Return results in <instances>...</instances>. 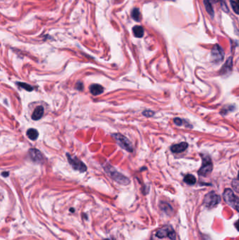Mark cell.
Here are the masks:
<instances>
[{
	"mask_svg": "<svg viewBox=\"0 0 239 240\" xmlns=\"http://www.w3.org/2000/svg\"><path fill=\"white\" fill-rule=\"evenodd\" d=\"M105 170L107 172L111 179H112L114 181H115L117 183H119V184L126 185L130 183V180L124 176L123 174H120V173L117 171L114 167H112L111 165L107 164V166H105Z\"/></svg>",
	"mask_w": 239,
	"mask_h": 240,
	"instance_id": "1",
	"label": "cell"
},
{
	"mask_svg": "<svg viewBox=\"0 0 239 240\" xmlns=\"http://www.w3.org/2000/svg\"><path fill=\"white\" fill-rule=\"evenodd\" d=\"M223 199L229 206L238 211V197L233 193L231 189H226L223 193Z\"/></svg>",
	"mask_w": 239,
	"mask_h": 240,
	"instance_id": "2",
	"label": "cell"
},
{
	"mask_svg": "<svg viewBox=\"0 0 239 240\" xmlns=\"http://www.w3.org/2000/svg\"><path fill=\"white\" fill-rule=\"evenodd\" d=\"M220 197L215 192H210L206 194L203 199V205L208 209L214 208L220 202Z\"/></svg>",
	"mask_w": 239,
	"mask_h": 240,
	"instance_id": "3",
	"label": "cell"
},
{
	"mask_svg": "<svg viewBox=\"0 0 239 240\" xmlns=\"http://www.w3.org/2000/svg\"><path fill=\"white\" fill-rule=\"evenodd\" d=\"M112 136H113V138L117 143V144L121 148L124 149V150H126L129 152H133V145L130 143V142L128 141V139H126L124 136L121 135L120 134H115L112 135Z\"/></svg>",
	"mask_w": 239,
	"mask_h": 240,
	"instance_id": "4",
	"label": "cell"
},
{
	"mask_svg": "<svg viewBox=\"0 0 239 240\" xmlns=\"http://www.w3.org/2000/svg\"><path fill=\"white\" fill-rule=\"evenodd\" d=\"M213 163L211 158L208 155H204L203 157V164L202 166L198 171V175L201 176H207L213 171Z\"/></svg>",
	"mask_w": 239,
	"mask_h": 240,
	"instance_id": "5",
	"label": "cell"
},
{
	"mask_svg": "<svg viewBox=\"0 0 239 240\" xmlns=\"http://www.w3.org/2000/svg\"><path fill=\"white\" fill-rule=\"evenodd\" d=\"M156 235L159 238L168 237L171 240H175L176 239L175 230L171 225H165L163 228L159 229L156 233Z\"/></svg>",
	"mask_w": 239,
	"mask_h": 240,
	"instance_id": "6",
	"label": "cell"
},
{
	"mask_svg": "<svg viewBox=\"0 0 239 240\" xmlns=\"http://www.w3.org/2000/svg\"><path fill=\"white\" fill-rule=\"evenodd\" d=\"M68 161L72 166L73 167L74 169L79 171L80 172H85L87 169V167L80 159H78L76 157H72L70 154H67Z\"/></svg>",
	"mask_w": 239,
	"mask_h": 240,
	"instance_id": "7",
	"label": "cell"
},
{
	"mask_svg": "<svg viewBox=\"0 0 239 240\" xmlns=\"http://www.w3.org/2000/svg\"><path fill=\"white\" fill-rule=\"evenodd\" d=\"M211 57L213 61L215 63H220L223 61L224 58V53L223 49L220 45H215L211 51Z\"/></svg>",
	"mask_w": 239,
	"mask_h": 240,
	"instance_id": "8",
	"label": "cell"
},
{
	"mask_svg": "<svg viewBox=\"0 0 239 240\" xmlns=\"http://www.w3.org/2000/svg\"><path fill=\"white\" fill-rule=\"evenodd\" d=\"M29 155L32 161L40 163L43 161V157L41 152L37 149H30L29 150Z\"/></svg>",
	"mask_w": 239,
	"mask_h": 240,
	"instance_id": "9",
	"label": "cell"
},
{
	"mask_svg": "<svg viewBox=\"0 0 239 240\" xmlns=\"http://www.w3.org/2000/svg\"><path fill=\"white\" fill-rule=\"evenodd\" d=\"M188 148V144L185 142H182V143H179V144L174 145L171 146V150L173 153H180V152H183Z\"/></svg>",
	"mask_w": 239,
	"mask_h": 240,
	"instance_id": "10",
	"label": "cell"
},
{
	"mask_svg": "<svg viewBox=\"0 0 239 240\" xmlns=\"http://www.w3.org/2000/svg\"><path fill=\"white\" fill-rule=\"evenodd\" d=\"M90 92L91 93V94H93L94 96H97L101 94L104 91V88L100 84H92L91 86H90L89 88Z\"/></svg>",
	"mask_w": 239,
	"mask_h": 240,
	"instance_id": "11",
	"label": "cell"
},
{
	"mask_svg": "<svg viewBox=\"0 0 239 240\" xmlns=\"http://www.w3.org/2000/svg\"><path fill=\"white\" fill-rule=\"evenodd\" d=\"M43 108L42 106H38L34 109L33 113L32 114V119L35 121L40 119L43 114Z\"/></svg>",
	"mask_w": 239,
	"mask_h": 240,
	"instance_id": "12",
	"label": "cell"
},
{
	"mask_svg": "<svg viewBox=\"0 0 239 240\" xmlns=\"http://www.w3.org/2000/svg\"><path fill=\"white\" fill-rule=\"evenodd\" d=\"M159 206H160L161 210L162 211H164L165 214H167V215L171 216V214H173V208H172V206L168 203L164 202V201H161V202L160 203Z\"/></svg>",
	"mask_w": 239,
	"mask_h": 240,
	"instance_id": "13",
	"label": "cell"
},
{
	"mask_svg": "<svg viewBox=\"0 0 239 240\" xmlns=\"http://www.w3.org/2000/svg\"><path fill=\"white\" fill-rule=\"evenodd\" d=\"M133 32L135 37L140 38L144 35V29L140 25H135L133 28Z\"/></svg>",
	"mask_w": 239,
	"mask_h": 240,
	"instance_id": "14",
	"label": "cell"
},
{
	"mask_svg": "<svg viewBox=\"0 0 239 240\" xmlns=\"http://www.w3.org/2000/svg\"><path fill=\"white\" fill-rule=\"evenodd\" d=\"M203 3L204 5H205L206 9L208 14L211 16H214V10H213V7L211 0H203Z\"/></svg>",
	"mask_w": 239,
	"mask_h": 240,
	"instance_id": "15",
	"label": "cell"
},
{
	"mask_svg": "<svg viewBox=\"0 0 239 240\" xmlns=\"http://www.w3.org/2000/svg\"><path fill=\"white\" fill-rule=\"evenodd\" d=\"M27 136L30 140H32V141H34L38 138L39 136V133L36 129H30L28 130L27 131Z\"/></svg>",
	"mask_w": 239,
	"mask_h": 240,
	"instance_id": "16",
	"label": "cell"
},
{
	"mask_svg": "<svg viewBox=\"0 0 239 240\" xmlns=\"http://www.w3.org/2000/svg\"><path fill=\"white\" fill-rule=\"evenodd\" d=\"M184 181L185 182L186 184L192 185L196 183V179L193 175H191V174H188V175L185 176V177H184Z\"/></svg>",
	"mask_w": 239,
	"mask_h": 240,
	"instance_id": "17",
	"label": "cell"
},
{
	"mask_svg": "<svg viewBox=\"0 0 239 240\" xmlns=\"http://www.w3.org/2000/svg\"><path fill=\"white\" fill-rule=\"evenodd\" d=\"M132 18L135 20V21L139 22L140 21V12L139 9L134 8L133 11H132Z\"/></svg>",
	"mask_w": 239,
	"mask_h": 240,
	"instance_id": "18",
	"label": "cell"
},
{
	"mask_svg": "<svg viewBox=\"0 0 239 240\" xmlns=\"http://www.w3.org/2000/svg\"><path fill=\"white\" fill-rule=\"evenodd\" d=\"M174 123L178 126H181L183 125V126L189 127V126H188L189 124L186 122L185 120H182V119H180V118H175V119H174Z\"/></svg>",
	"mask_w": 239,
	"mask_h": 240,
	"instance_id": "19",
	"label": "cell"
},
{
	"mask_svg": "<svg viewBox=\"0 0 239 240\" xmlns=\"http://www.w3.org/2000/svg\"><path fill=\"white\" fill-rule=\"evenodd\" d=\"M18 84L19 86L21 87V88L24 89H25L26 91H31L33 90L32 86H30V85H29L28 84L23 83V82H18Z\"/></svg>",
	"mask_w": 239,
	"mask_h": 240,
	"instance_id": "20",
	"label": "cell"
},
{
	"mask_svg": "<svg viewBox=\"0 0 239 240\" xmlns=\"http://www.w3.org/2000/svg\"><path fill=\"white\" fill-rule=\"evenodd\" d=\"M230 3H231V6L232 7L233 10L234 11V12L236 13V14H238V1H234V0H231L230 1Z\"/></svg>",
	"mask_w": 239,
	"mask_h": 240,
	"instance_id": "21",
	"label": "cell"
},
{
	"mask_svg": "<svg viewBox=\"0 0 239 240\" xmlns=\"http://www.w3.org/2000/svg\"><path fill=\"white\" fill-rule=\"evenodd\" d=\"M233 108H234V107L232 106H227V108H224L222 109V111H221V113L223 114V115H225V114H227L228 112H229V111H232L233 110Z\"/></svg>",
	"mask_w": 239,
	"mask_h": 240,
	"instance_id": "22",
	"label": "cell"
},
{
	"mask_svg": "<svg viewBox=\"0 0 239 240\" xmlns=\"http://www.w3.org/2000/svg\"><path fill=\"white\" fill-rule=\"evenodd\" d=\"M232 186L233 189H234L235 191L236 192H238V179H235L233 181V183H232Z\"/></svg>",
	"mask_w": 239,
	"mask_h": 240,
	"instance_id": "23",
	"label": "cell"
},
{
	"mask_svg": "<svg viewBox=\"0 0 239 240\" xmlns=\"http://www.w3.org/2000/svg\"><path fill=\"white\" fill-rule=\"evenodd\" d=\"M154 112H152L151 110H145L143 112V114L146 117H152V116L154 115Z\"/></svg>",
	"mask_w": 239,
	"mask_h": 240,
	"instance_id": "24",
	"label": "cell"
},
{
	"mask_svg": "<svg viewBox=\"0 0 239 240\" xmlns=\"http://www.w3.org/2000/svg\"><path fill=\"white\" fill-rule=\"evenodd\" d=\"M76 88H77V89L79 90V91L83 90V88H84V86H83V84L81 82H80V81H79V82H78L77 84V85H76Z\"/></svg>",
	"mask_w": 239,
	"mask_h": 240,
	"instance_id": "25",
	"label": "cell"
},
{
	"mask_svg": "<svg viewBox=\"0 0 239 240\" xmlns=\"http://www.w3.org/2000/svg\"><path fill=\"white\" fill-rule=\"evenodd\" d=\"M2 176H4V177H7V176H9V172H3Z\"/></svg>",
	"mask_w": 239,
	"mask_h": 240,
	"instance_id": "26",
	"label": "cell"
}]
</instances>
